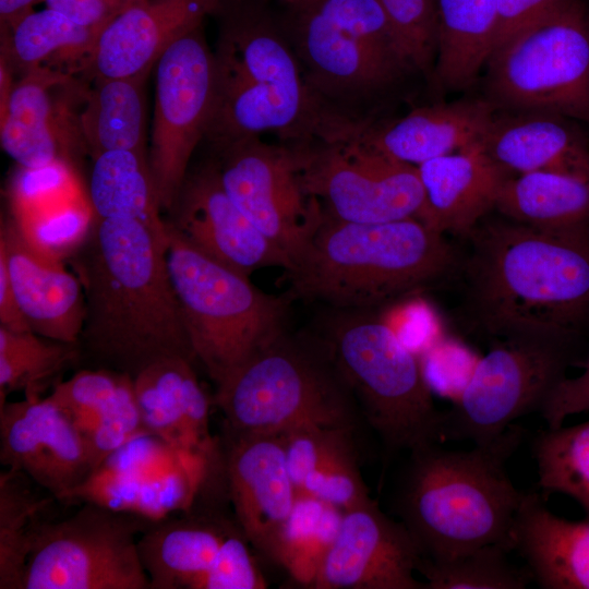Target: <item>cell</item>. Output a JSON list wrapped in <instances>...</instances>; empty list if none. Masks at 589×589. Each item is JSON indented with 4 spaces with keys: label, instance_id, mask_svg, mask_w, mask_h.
Instances as JSON below:
<instances>
[{
    "label": "cell",
    "instance_id": "1",
    "mask_svg": "<svg viewBox=\"0 0 589 589\" xmlns=\"http://www.w3.org/2000/svg\"><path fill=\"white\" fill-rule=\"evenodd\" d=\"M467 313L491 338L577 347L589 327V226L541 229L484 217L467 236Z\"/></svg>",
    "mask_w": 589,
    "mask_h": 589
},
{
    "label": "cell",
    "instance_id": "2",
    "mask_svg": "<svg viewBox=\"0 0 589 589\" xmlns=\"http://www.w3.org/2000/svg\"><path fill=\"white\" fill-rule=\"evenodd\" d=\"M168 242L131 218H97L69 259L85 296L81 357L132 378L171 358L195 363L169 277Z\"/></svg>",
    "mask_w": 589,
    "mask_h": 589
},
{
    "label": "cell",
    "instance_id": "3",
    "mask_svg": "<svg viewBox=\"0 0 589 589\" xmlns=\"http://www.w3.org/2000/svg\"><path fill=\"white\" fill-rule=\"evenodd\" d=\"M524 437L525 429L515 423L471 449H446L433 442L408 452L393 509L421 558L447 560L490 544L512 551L526 492L515 486L506 465Z\"/></svg>",
    "mask_w": 589,
    "mask_h": 589
},
{
    "label": "cell",
    "instance_id": "4",
    "mask_svg": "<svg viewBox=\"0 0 589 589\" xmlns=\"http://www.w3.org/2000/svg\"><path fill=\"white\" fill-rule=\"evenodd\" d=\"M457 265L444 235L418 218L359 224L322 209L286 271L290 284L286 294L334 310H373L437 283Z\"/></svg>",
    "mask_w": 589,
    "mask_h": 589
},
{
    "label": "cell",
    "instance_id": "5",
    "mask_svg": "<svg viewBox=\"0 0 589 589\" xmlns=\"http://www.w3.org/2000/svg\"><path fill=\"white\" fill-rule=\"evenodd\" d=\"M214 58L215 92L206 136L219 151L264 132L301 141L315 135L323 108L294 48L266 14L245 9L231 16Z\"/></svg>",
    "mask_w": 589,
    "mask_h": 589
},
{
    "label": "cell",
    "instance_id": "6",
    "mask_svg": "<svg viewBox=\"0 0 589 589\" xmlns=\"http://www.w3.org/2000/svg\"><path fill=\"white\" fill-rule=\"evenodd\" d=\"M224 429L281 434L314 423L354 430L362 419L321 337L286 329L216 386Z\"/></svg>",
    "mask_w": 589,
    "mask_h": 589
},
{
    "label": "cell",
    "instance_id": "7",
    "mask_svg": "<svg viewBox=\"0 0 589 589\" xmlns=\"http://www.w3.org/2000/svg\"><path fill=\"white\" fill-rule=\"evenodd\" d=\"M321 338L385 458L438 442L435 408L418 354L372 310H336Z\"/></svg>",
    "mask_w": 589,
    "mask_h": 589
},
{
    "label": "cell",
    "instance_id": "8",
    "mask_svg": "<svg viewBox=\"0 0 589 589\" xmlns=\"http://www.w3.org/2000/svg\"><path fill=\"white\" fill-rule=\"evenodd\" d=\"M167 231V268L182 320L196 361L217 386L286 329L291 299L263 292L250 276Z\"/></svg>",
    "mask_w": 589,
    "mask_h": 589
},
{
    "label": "cell",
    "instance_id": "9",
    "mask_svg": "<svg viewBox=\"0 0 589 589\" xmlns=\"http://www.w3.org/2000/svg\"><path fill=\"white\" fill-rule=\"evenodd\" d=\"M486 67L488 100L496 109L589 122V17L578 0H564L512 36Z\"/></svg>",
    "mask_w": 589,
    "mask_h": 589
},
{
    "label": "cell",
    "instance_id": "10",
    "mask_svg": "<svg viewBox=\"0 0 589 589\" xmlns=\"http://www.w3.org/2000/svg\"><path fill=\"white\" fill-rule=\"evenodd\" d=\"M152 522L91 502L63 519H39L23 589H151L137 542Z\"/></svg>",
    "mask_w": 589,
    "mask_h": 589
},
{
    "label": "cell",
    "instance_id": "11",
    "mask_svg": "<svg viewBox=\"0 0 589 589\" xmlns=\"http://www.w3.org/2000/svg\"><path fill=\"white\" fill-rule=\"evenodd\" d=\"M577 347L529 338H496L480 357L459 398L442 411L440 443L485 444L520 417L540 411L566 377Z\"/></svg>",
    "mask_w": 589,
    "mask_h": 589
},
{
    "label": "cell",
    "instance_id": "12",
    "mask_svg": "<svg viewBox=\"0 0 589 589\" xmlns=\"http://www.w3.org/2000/svg\"><path fill=\"white\" fill-rule=\"evenodd\" d=\"M291 149L303 190L333 218L359 224L419 219L424 192L417 166L354 140L320 139Z\"/></svg>",
    "mask_w": 589,
    "mask_h": 589
},
{
    "label": "cell",
    "instance_id": "13",
    "mask_svg": "<svg viewBox=\"0 0 589 589\" xmlns=\"http://www.w3.org/2000/svg\"><path fill=\"white\" fill-rule=\"evenodd\" d=\"M224 476L223 450L208 456L143 432L110 454L64 501L91 502L157 521L195 509Z\"/></svg>",
    "mask_w": 589,
    "mask_h": 589
},
{
    "label": "cell",
    "instance_id": "14",
    "mask_svg": "<svg viewBox=\"0 0 589 589\" xmlns=\"http://www.w3.org/2000/svg\"><path fill=\"white\" fill-rule=\"evenodd\" d=\"M214 92L215 58L200 25L170 44L156 63L148 160L163 211L172 209L193 152L206 136Z\"/></svg>",
    "mask_w": 589,
    "mask_h": 589
},
{
    "label": "cell",
    "instance_id": "15",
    "mask_svg": "<svg viewBox=\"0 0 589 589\" xmlns=\"http://www.w3.org/2000/svg\"><path fill=\"white\" fill-rule=\"evenodd\" d=\"M220 153L217 168L226 193L292 265L322 215L317 200L302 188L292 149L254 136Z\"/></svg>",
    "mask_w": 589,
    "mask_h": 589
},
{
    "label": "cell",
    "instance_id": "16",
    "mask_svg": "<svg viewBox=\"0 0 589 589\" xmlns=\"http://www.w3.org/2000/svg\"><path fill=\"white\" fill-rule=\"evenodd\" d=\"M301 12L294 50L323 109L328 99L357 101L413 71L398 46L336 24L313 9Z\"/></svg>",
    "mask_w": 589,
    "mask_h": 589
},
{
    "label": "cell",
    "instance_id": "17",
    "mask_svg": "<svg viewBox=\"0 0 589 589\" xmlns=\"http://www.w3.org/2000/svg\"><path fill=\"white\" fill-rule=\"evenodd\" d=\"M420 550L405 525L374 500L341 513L310 588L426 589L416 578Z\"/></svg>",
    "mask_w": 589,
    "mask_h": 589
},
{
    "label": "cell",
    "instance_id": "18",
    "mask_svg": "<svg viewBox=\"0 0 589 589\" xmlns=\"http://www.w3.org/2000/svg\"><path fill=\"white\" fill-rule=\"evenodd\" d=\"M0 461L59 501L95 470L80 431L49 396L0 406Z\"/></svg>",
    "mask_w": 589,
    "mask_h": 589
},
{
    "label": "cell",
    "instance_id": "19",
    "mask_svg": "<svg viewBox=\"0 0 589 589\" xmlns=\"http://www.w3.org/2000/svg\"><path fill=\"white\" fill-rule=\"evenodd\" d=\"M221 449L236 524L257 552L273 560L299 497L281 437L224 429Z\"/></svg>",
    "mask_w": 589,
    "mask_h": 589
},
{
    "label": "cell",
    "instance_id": "20",
    "mask_svg": "<svg viewBox=\"0 0 589 589\" xmlns=\"http://www.w3.org/2000/svg\"><path fill=\"white\" fill-rule=\"evenodd\" d=\"M167 226L208 257L241 274L290 269L289 255L266 238L226 193L217 165L187 177Z\"/></svg>",
    "mask_w": 589,
    "mask_h": 589
},
{
    "label": "cell",
    "instance_id": "21",
    "mask_svg": "<svg viewBox=\"0 0 589 589\" xmlns=\"http://www.w3.org/2000/svg\"><path fill=\"white\" fill-rule=\"evenodd\" d=\"M496 110L488 99H461L419 107L380 124L335 116L324 128L322 139L359 141L397 160L418 166L481 145Z\"/></svg>",
    "mask_w": 589,
    "mask_h": 589
},
{
    "label": "cell",
    "instance_id": "22",
    "mask_svg": "<svg viewBox=\"0 0 589 589\" xmlns=\"http://www.w3.org/2000/svg\"><path fill=\"white\" fill-rule=\"evenodd\" d=\"M72 74L38 69L14 84L5 115L0 118L2 149L23 167L56 161L73 165L72 154L84 146L79 111L72 108L77 93Z\"/></svg>",
    "mask_w": 589,
    "mask_h": 589
},
{
    "label": "cell",
    "instance_id": "23",
    "mask_svg": "<svg viewBox=\"0 0 589 589\" xmlns=\"http://www.w3.org/2000/svg\"><path fill=\"white\" fill-rule=\"evenodd\" d=\"M218 0H135L99 32L83 74L147 75L177 38L200 26Z\"/></svg>",
    "mask_w": 589,
    "mask_h": 589
},
{
    "label": "cell",
    "instance_id": "24",
    "mask_svg": "<svg viewBox=\"0 0 589 589\" xmlns=\"http://www.w3.org/2000/svg\"><path fill=\"white\" fill-rule=\"evenodd\" d=\"M0 252L31 330L45 338L79 344L85 296L76 274L64 267V261L35 249L12 217L1 221Z\"/></svg>",
    "mask_w": 589,
    "mask_h": 589
},
{
    "label": "cell",
    "instance_id": "25",
    "mask_svg": "<svg viewBox=\"0 0 589 589\" xmlns=\"http://www.w3.org/2000/svg\"><path fill=\"white\" fill-rule=\"evenodd\" d=\"M143 428L167 443L208 456L221 454L209 431L211 401L194 363L183 358L157 361L133 377Z\"/></svg>",
    "mask_w": 589,
    "mask_h": 589
},
{
    "label": "cell",
    "instance_id": "26",
    "mask_svg": "<svg viewBox=\"0 0 589 589\" xmlns=\"http://www.w3.org/2000/svg\"><path fill=\"white\" fill-rule=\"evenodd\" d=\"M424 192L419 219L443 233H468L494 209L510 177L476 146L417 166Z\"/></svg>",
    "mask_w": 589,
    "mask_h": 589
},
{
    "label": "cell",
    "instance_id": "27",
    "mask_svg": "<svg viewBox=\"0 0 589 589\" xmlns=\"http://www.w3.org/2000/svg\"><path fill=\"white\" fill-rule=\"evenodd\" d=\"M509 176L553 171L589 180V146L573 119L543 111L495 113L481 144Z\"/></svg>",
    "mask_w": 589,
    "mask_h": 589
},
{
    "label": "cell",
    "instance_id": "28",
    "mask_svg": "<svg viewBox=\"0 0 589 589\" xmlns=\"http://www.w3.org/2000/svg\"><path fill=\"white\" fill-rule=\"evenodd\" d=\"M83 436L95 469L132 437L146 432L135 399L133 378L103 369H82L57 383L48 395Z\"/></svg>",
    "mask_w": 589,
    "mask_h": 589
},
{
    "label": "cell",
    "instance_id": "29",
    "mask_svg": "<svg viewBox=\"0 0 589 589\" xmlns=\"http://www.w3.org/2000/svg\"><path fill=\"white\" fill-rule=\"evenodd\" d=\"M512 551L543 589H589V518L553 514L537 492L525 494L512 532Z\"/></svg>",
    "mask_w": 589,
    "mask_h": 589
},
{
    "label": "cell",
    "instance_id": "30",
    "mask_svg": "<svg viewBox=\"0 0 589 589\" xmlns=\"http://www.w3.org/2000/svg\"><path fill=\"white\" fill-rule=\"evenodd\" d=\"M236 526L195 509L153 521L137 542L151 589H192Z\"/></svg>",
    "mask_w": 589,
    "mask_h": 589
},
{
    "label": "cell",
    "instance_id": "31",
    "mask_svg": "<svg viewBox=\"0 0 589 589\" xmlns=\"http://www.w3.org/2000/svg\"><path fill=\"white\" fill-rule=\"evenodd\" d=\"M498 1L434 0L435 85L461 89L476 81L493 52Z\"/></svg>",
    "mask_w": 589,
    "mask_h": 589
},
{
    "label": "cell",
    "instance_id": "32",
    "mask_svg": "<svg viewBox=\"0 0 589 589\" xmlns=\"http://www.w3.org/2000/svg\"><path fill=\"white\" fill-rule=\"evenodd\" d=\"M99 32L47 8L1 27V57L23 74L38 69L83 72Z\"/></svg>",
    "mask_w": 589,
    "mask_h": 589
},
{
    "label": "cell",
    "instance_id": "33",
    "mask_svg": "<svg viewBox=\"0 0 589 589\" xmlns=\"http://www.w3.org/2000/svg\"><path fill=\"white\" fill-rule=\"evenodd\" d=\"M87 196L97 218L139 220L168 242L146 153L116 149L93 157Z\"/></svg>",
    "mask_w": 589,
    "mask_h": 589
},
{
    "label": "cell",
    "instance_id": "34",
    "mask_svg": "<svg viewBox=\"0 0 589 589\" xmlns=\"http://www.w3.org/2000/svg\"><path fill=\"white\" fill-rule=\"evenodd\" d=\"M494 209L507 219L541 229L589 226V180L553 171L510 176Z\"/></svg>",
    "mask_w": 589,
    "mask_h": 589
},
{
    "label": "cell",
    "instance_id": "35",
    "mask_svg": "<svg viewBox=\"0 0 589 589\" xmlns=\"http://www.w3.org/2000/svg\"><path fill=\"white\" fill-rule=\"evenodd\" d=\"M147 75L93 77L79 111V127L92 158L116 149L146 153L145 96Z\"/></svg>",
    "mask_w": 589,
    "mask_h": 589
},
{
    "label": "cell",
    "instance_id": "36",
    "mask_svg": "<svg viewBox=\"0 0 589 589\" xmlns=\"http://www.w3.org/2000/svg\"><path fill=\"white\" fill-rule=\"evenodd\" d=\"M20 471L0 472V589H23L35 526L48 505Z\"/></svg>",
    "mask_w": 589,
    "mask_h": 589
},
{
    "label": "cell",
    "instance_id": "37",
    "mask_svg": "<svg viewBox=\"0 0 589 589\" xmlns=\"http://www.w3.org/2000/svg\"><path fill=\"white\" fill-rule=\"evenodd\" d=\"M532 454L542 493L570 497L589 518V420L541 431Z\"/></svg>",
    "mask_w": 589,
    "mask_h": 589
},
{
    "label": "cell",
    "instance_id": "38",
    "mask_svg": "<svg viewBox=\"0 0 589 589\" xmlns=\"http://www.w3.org/2000/svg\"><path fill=\"white\" fill-rule=\"evenodd\" d=\"M81 358L79 344H68L0 326V406L10 393L38 396L43 385Z\"/></svg>",
    "mask_w": 589,
    "mask_h": 589
},
{
    "label": "cell",
    "instance_id": "39",
    "mask_svg": "<svg viewBox=\"0 0 589 589\" xmlns=\"http://www.w3.org/2000/svg\"><path fill=\"white\" fill-rule=\"evenodd\" d=\"M509 552L490 544L447 560L421 558L418 573L426 589H525L532 575L510 562Z\"/></svg>",
    "mask_w": 589,
    "mask_h": 589
},
{
    "label": "cell",
    "instance_id": "40",
    "mask_svg": "<svg viewBox=\"0 0 589 589\" xmlns=\"http://www.w3.org/2000/svg\"><path fill=\"white\" fill-rule=\"evenodd\" d=\"M334 510L313 497L299 495L281 531L273 561L283 565L304 586L310 587L318 563L335 536L341 515L337 518L332 515Z\"/></svg>",
    "mask_w": 589,
    "mask_h": 589
},
{
    "label": "cell",
    "instance_id": "41",
    "mask_svg": "<svg viewBox=\"0 0 589 589\" xmlns=\"http://www.w3.org/2000/svg\"><path fill=\"white\" fill-rule=\"evenodd\" d=\"M12 218L35 249L64 261L83 244L96 215L88 196L82 193L43 211Z\"/></svg>",
    "mask_w": 589,
    "mask_h": 589
},
{
    "label": "cell",
    "instance_id": "42",
    "mask_svg": "<svg viewBox=\"0 0 589 589\" xmlns=\"http://www.w3.org/2000/svg\"><path fill=\"white\" fill-rule=\"evenodd\" d=\"M12 217L20 218L84 193L74 166L56 161L40 167L19 166L9 183Z\"/></svg>",
    "mask_w": 589,
    "mask_h": 589
},
{
    "label": "cell",
    "instance_id": "43",
    "mask_svg": "<svg viewBox=\"0 0 589 589\" xmlns=\"http://www.w3.org/2000/svg\"><path fill=\"white\" fill-rule=\"evenodd\" d=\"M413 71L432 80L436 55L434 0H378Z\"/></svg>",
    "mask_w": 589,
    "mask_h": 589
},
{
    "label": "cell",
    "instance_id": "44",
    "mask_svg": "<svg viewBox=\"0 0 589 589\" xmlns=\"http://www.w3.org/2000/svg\"><path fill=\"white\" fill-rule=\"evenodd\" d=\"M300 495L313 497L345 513L372 498L358 466L353 445L330 456L305 478Z\"/></svg>",
    "mask_w": 589,
    "mask_h": 589
},
{
    "label": "cell",
    "instance_id": "45",
    "mask_svg": "<svg viewBox=\"0 0 589 589\" xmlns=\"http://www.w3.org/2000/svg\"><path fill=\"white\" fill-rule=\"evenodd\" d=\"M353 431L308 423L279 434L287 468L299 495L309 473L317 469L330 456L353 445Z\"/></svg>",
    "mask_w": 589,
    "mask_h": 589
},
{
    "label": "cell",
    "instance_id": "46",
    "mask_svg": "<svg viewBox=\"0 0 589 589\" xmlns=\"http://www.w3.org/2000/svg\"><path fill=\"white\" fill-rule=\"evenodd\" d=\"M267 584L238 525L224 538L208 569L192 589H264Z\"/></svg>",
    "mask_w": 589,
    "mask_h": 589
},
{
    "label": "cell",
    "instance_id": "47",
    "mask_svg": "<svg viewBox=\"0 0 589 589\" xmlns=\"http://www.w3.org/2000/svg\"><path fill=\"white\" fill-rule=\"evenodd\" d=\"M479 358L456 345L434 344L420 356L422 371L432 393L455 402L468 383Z\"/></svg>",
    "mask_w": 589,
    "mask_h": 589
},
{
    "label": "cell",
    "instance_id": "48",
    "mask_svg": "<svg viewBox=\"0 0 589 589\" xmlns=\"http://www.w3.org/2000/svg\"><path fill=\"white\" fill-rule=\"evenodd\" d=\"M589 411V350L582 371L574 377H564L549 395L539 411L548 428L564 424L567 417Z\"/></svg>",
    "mask_w": 589,
    "mask_h": 589
},
{
    "label": "cell",
    "instance_id": "49",
    "mask_svg": "<svg viewBox=\"0 0 589 589\" xmlns=\"http://www.w3.org/2000/svg\"><path fill=\"white\" fill-rule=\"evenodd\" d=\"M564 0H500L493 51Z\"/></svg>",
    "mask_w": 589,
    "mask_h": 589
},
{
    "label": "cell",
    "instance_id": "50",
    "mask_svg": "<svg viewBox=\"0 0 589 589\" xmlns=\"http://www.w3.org/2000/svg\"><path fill=\"white\" fill-rule=\"evenodd\" d=\"M135 0H45L55 10L77 24L103 29L124 8Z\"/></svg>",
    "mask_w": 589,
    "mask_h": 589
},
{
    "label": "cell",
    "instance_id": "51",
    "mask_svg": "<svg viewBox=\"0 0 589 589\" xmlns=\"http://www.w3.org/2000/svg\"><path fill=\"white\" fill-rule=\"evenodd\" d=\"M0 326L12 332L31 330L12 287L8 264L0 252Z\"/></svg>",
    "mask_w": 589,
    "mask_h": 589
},
{
    "label": "cell",
    "instance_id": "52",
    "mask_svg": "<svg viewBox=\"0 0 589 589\" xmlns=\"http://www.w3.org/2000/svg\"><path fill=\"white\" fill-rule=\"evenodd\" d=\"M45 0H0L1 27L10 28L33 12L32 8Z\"/></svg>",
    "mask_w": 589,
    "mask_h": 589
},
{
    "label": "cell",
    "instance_id": "53",
    "mask_svg": "<svg viewBox=\"0 0 589 589\" xmlns=\"http://www.w3.org/2000/svg\"><path fill=\"white\" fill-rule=\"evenodd\" d=\"M287 3L293 5L300 11H304L311 7H313L315 3H317L320 0H285Z\"/></svg>",
    "mask_w": 589,
    "mask_h": 589
}]
</instances>
